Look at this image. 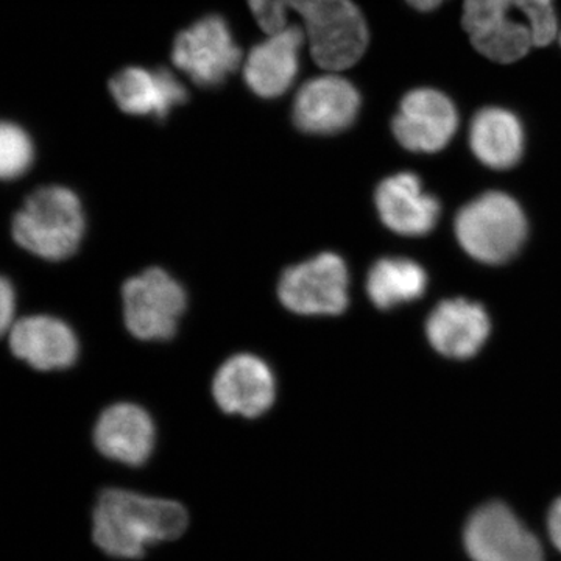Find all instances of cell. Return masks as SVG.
<instances>
[{
    "label": "cell",
    "mask_w": 561,
    "mask_h": 561,
    "mask_svg": "<svg viewBox=\"0 0 561 561\" xmlns=\"http://www.w3.org/2000/svg\"><path fill=\"white\" fill-rule=\"evenodd\" d=\"M187 526L180 502L122 489L103 490L92 511V540L113 559H142L147 546L179 540Z\"/></svg>",
    "instance_id": "6da1fadb"
},
{
    "label": "cell",
    "mask_w": 561,
    "mask_h": 561,
    "mask_svg": "<svg viewBox=\"0 0 561 561\" xmlns=\"http://www.w3.org/2000/svg\"><path fill=\"white\" fill-rule=\"evenodd\" d=\"M10 350L39 371L65 370L79 357L76 332L49 316L25 317L10 331Z\"/></svg>",
    "instance_id": "9a60e30c"
},
{
    "label": "cell",
    "mask_w": 561,
    "mask_h": 561,
    "mask_svg": "<svg viewBox=\"0 0 561 561\" xmlns=\"http://www.w3.org/2000/svg\"><path fill=\"white\" fill-rule=\"evenodd\" d=\"M114 101L124 113L165 119L187 101V91L171 70L127 68L110 81Z\"/></svg>",
    "instance_id": "e0dca14e"
},
{
    "label": "cell",
    "mask_w": 561,
    "mask_h": 561,
    "mask_svg": "<svg viewBox=\"0 0 561 561\" xmlns=\"http://www.w3.org/2000/svg\"><path fill=\"white\" fill-rule=\"evenodd\" d=\"M35 160L28 133L13 122L0 121V180L20 179Z\"/></svg>",
    "instance_id": "44dd1931"
},
{
    "label": "cell",
    "mask_w": 561,
    "mask_h": 561,
    "mask_svg": "<svg viewBox=\"0 0 561 561\" xmlns=\"http://www.w3.org/2000/svg\"><path fill=\"white\" fill-rule=\"evenodd\" d=\"M459 122V111L445 92L416 88L402 98L391 130L409 151L437 153L451 142Z\"/></svg>",
    "instance_id": "9c48e42d"
},
{
    "label": "cell",
    "mask_w": 561,
    "mask_h": 561,
    "mask_svg": "<svg viewBox=\"0 0 561 561\" xmlns=\"http://www.w3.org/2000/svg\"><path fill=\"white\" fill-rule=\"evenodd\" d=\"M362 99L357 88L341 76H320L306 81L294 102V124L308 135L345 131L359 116Z\"/></svg>",
    "instance_id": "8fae6325"
},
{
    "label": "cell",
    "mask_w": 561,
    "mask_h": 561,
    "mask_svg": "<svg viewBox=\"0 0 561 561\" xmlns=\"http://www.w3.org/2000/svg\"><path fill=\"white\" fill-rule=\"evenodd\" d=\"M549 534H551L553 545L561 551V497L552 505L551 513H549Z\"/></svg>",
    "instance_id": "603a6c76"
},
{
    "label": "cell",
    "mask_w": 561,
    "mask_h": 561,
    "mask_svg": "<svg viewBox=\"0 0 561 561\" xmlns=\"http://www.w3.org/2000/svg\"><path fill=\"white\" fill-rule=\"evenodd\" d=\"M172 60L198 87L216 88L239 68L242 49L236 44L228 22L210 14L179 33Z\"/></svg>",
    "instance_id": "ba28073f"
},
{
    "label": "cell",
    "mask_w": 561,
    "mask_h": 561,
    "mask_svg": "<svg viewBox=\"0 0 561 561\" xmlns=\"http://www.w3.org/2000/svg\"><path fill=\"white\" fill-rule=\"evenodd\" d=\"M213 393L221 411L256 419L275 401V376L260 357L238 354L221 365L214 378Z\"/></svg>",
    "instance_id": "7c38bea8"
},
{
    "label": "cell",
    "mask_w": 561,
    "mask_h": 561,
    "mask_svg": "<svg viewBox=\"0 0 561 561\" xmlns=\"http://www.w3.org/2000/svg\"><path fill=\"white\" fill-rule=\"evenodd\" d=\"M83 206L76 192L44 186L28 195L11 225V234L22 249L46 261H65L83 241Z\"/></svg>",
    "instance_id": "277c9868"
},
{
    "label": "cell",
    "mask_w": 561,
    "mask_h": 561,
    "mask_svg": "<svg viewBox=\"0 0 561 561\" xmlns=\"http://www.w3.org/2000/svg\"><path fill=\"white\" fill-rule=\"evenodd\" d=\"M405 2L421 13H430V11L437 10L445 0H405Z\"/></svg>",
    "instance_id": "cb8c5ba5"
},
{
    "label": "cell",
    "mask_w": 561,
    "mask_h": 561,
    "mask_svg": "<svg viewBox=\"0 0 561 561\" xmlns=\"http://www.w3.org/2000/svg\"><path fill=\"white\" fill-rule=\"evenodd\" d=\"M468 139L474 157L486 168L496 171L518 164L526 142L519 117L500 106H489L476 113Z\"/></svg>",
    "instance_id": "d6986e66"
},
{
    "label": "cell",
    "mask_w": 561,
    "mask_h": 561,
    "mask_svg": "<svg viewBox=\"0 0 561 561\" xmlns=\"http://www.w3.org/2000/svg\"><path fill=\"white\" fill-rule=\"evenodd\" d=\"M461 24L482 57L511 65L559 36L553 0H463Z\"/></svg>",
    "instance_id": "3957f363"
},
{
    "label": "cell",
    "mask_w": 561,
    "mask_h": 561,
    "mask_svg": "<svg viewBox=\"0 0 561 561\" xmlns=\"http://www.w3.org/2000/svg\"><path fill=\"white\" fill-rule=\"evenodd\" d=\"M426 286L424 268L404 257H383L368 273V297L379 309H391L402 302L416 300L424 294Z\"/></svg>",
    "instance_id": "ffe728a7"
},
{
    "label": "cell",
    "mask_w": 561,
    "mask_h": 561,
    "mask_svg": "<svg viewBox=\"0 0 561 561\" xmlns=\"http://www.w3.org/2000/svg\"><path fill=\"white\" fill-rule=\"evenodd\" d=\"M559 39H560V44H561V33H560Z\"/></svg>",
    "instance_id": "d4e9b609"
},
{
    "label": "cell",
    "mask_w": 561,
    "mask_h": 561,
    "mask_svg": "<svg viewBox=\"0 0 561 561\" xmlns=\"http://www.w3.org/2000/svg\"><path fill=\"white\" fill-rule=\"evenodd\" d=\"M348 289L345 261L335 253H321L283 273L278 297L300 316H339L348 308Z\"/></svg>",
    "instance_id": "52a82bcc"
},
{
    "label": "cell",
    "mask_w": 561,
    "mask_h": 561,
    "mask_svg": "<svg viewBox=\"0 0 561 561\" xmlns=\"http://www.w3.org/2000/svg\"><path fill=\"white\" fill-rule=\"evenodd\" d=\"M305 39L306 33L291 24L254 46L243 66L247 87L262 99L283 95L297 79Z\"/></svg>",
    "instance_id": "4fadbf2b"
},
{
    "label": "cell",
    "mask_w": 561,
    "mask_h": 561,
    "mask_svg": "<svg viewBox=\"0 0 561 561\" xmlns=\"http://www.w3.org/2000/svg\"><path fill=\"white\" fill-rule=\"evenodd\" d=\"M157 440L153 420L131 402H119L102 413L94 427L95 448L106 459L140 467L150 459Z\"/></svg>",
    "instance_id": "5bb4252c"
},
{
    "label": "cell",
    "mask_w": 561,
    "mask_h": 561,
    "mask_svg": "<svg viewBox=\"0 0 561 561\" xmlns=\"http://www.w3.org/2000/svg\"><path fill=\"white\" fill-rule=\"evenodd\" d=\"M249 5L267 35L289 25L290 11L301 16L313 60L320 68L350 69L367 50L370 33L353 0H249Z\"/></svg>",
    "instance_id": "7a4b0ae2"
},
{
    "label": "cell",
    "mask_w": 561,
    "mask_h": 561,
    "mask_svg": "<svg viewBox=\"0 0 561 561\" xmlns=\"http://www.w3.org/2000/svg\"><path fill=\"white\" fill-rule=\"evenodd\" d=\"M124 319L128 331L140 341H168L186 309V291L162 268L133 276L124 284Z\"/></svg>",
    "instance_id": "8992f818"
},
{
    "label": "cell",
    "mask_w": 561,
    "mask_h": 561,
    "mask_svg": "<svg viewBox=\"0 0 561 561\" xmlns=\"http://www.w3.org/2000/svg\"><path fill=\"white\" fill-rule=\"evenodd\" d=\"M465 546L474 561H542L537 537L497 502L474 512L465 529Z\"/></svg>",
    "instance_id": "30bf717a"
},
{
    "label": "cell",
    "mask_w": 561,
    "mask_h": 561,
    "mask_svg": "<svg viewBox=\"0 0 561 561\" xmlns=\"http://www.w3.org/2000/svg\"><path fill=\"white\" fill-rule=\"evenodd\" d=\"M456 238L461 249L485 264H504L522 249L527 221L511 195L486 192L457 214Z\"/></svg>",
    "instance_id": "5b68a950"
},
{
    "label": "cell",
    "mask_w": 561,
    "mask_h": 561,
    "mask_svg": "<svg viewBox=\"0 0 561 561\" xmlns=\"http://www.w3.org/2000/svg\"><path fill=\"white\" fill-rule=\"evenodd\" d=\"M375 201L383 225L398 234H427L440 217V203L424 192L415 173H397L383 180Z\"/></svg>",
    "instance_id": "2e32d148"
},
{
    "label": "cell",
    "mask_w": 561,
    "mask_h": 561,
    "mask_svg": "<svg viewBox=\"0 0 561 561\" xmlns=\"http://www.w3.org/2000/svg\"><path fill=\"white\" fill-rule=\"evenodd\" d=\"M426 334L431 345L443 356L467 359L489 339V313L478 302L465 298L446 300L432 311Z\"/></svg>",
    "instance_id": "ac0fdd59"
},
{
    "label": "cell",
    "mask_w": 561,
    "mask_h": 561,
    "mask_svg": "<svg viewBox=\"0 0 561 561\" xmlns=\"http://www.w3.org/2000/svg\"><path fill=\"white\" fill-rule=\"evenodd\" d=\"M16 311V295L9 279L0 276V337L11 331Z\"/></svg>",
    "instance_id": "7402d4cb"
}]
</instances>
